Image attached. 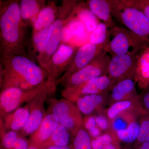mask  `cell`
<instances>
[{
  "label": "cell",
  "instance_id": "74e56055",
  "mask_svg": "<svg viewBox=\"0 0 149 149\" xmlns=\"http://www.w3.org/2000/svg\"><path fill=\"white\" fill-rule=\"evenodd\" d=\"M45 149H72V148L69 146H52L48 147Z\"/></svg>",
  "mask_w": 149,
  "mask_h": 149
},
{
  "label": "cell",
  "instance_id": "8fae6325",
  "mask_svg": "<svg viewBox=\"0 0 149 149\" xmlns=\"http://www.w3.org/2000/svg\"><path fill=\"white\" fill-rule=\"evenodd\" d=\"M112 87L111 81L106 74L95 77L72 88H64L62 95L64 99L74 103L81 96L108 93Z\"/></svg>",
  "mask_w": 149,
  "mask_h": 149
},
{
  "label": "cell",
  "instance_id": "60d3db41",
  "mask_svg": "<svg viewBox=\"0 0 149 149\" xmlns=\"http://www.w3.org/2000/svg\"><path fill=\"white\" fill-rule=\"evenodd\" d=\"M28 149H39L37 148H35V147H29Z\"/></svg>",
  "mask_w": 149,
  "mask_h": 149
},
{
  "label": "cell",
  "instance_id": "ba28073f",
  "mask_svg": "<svg viewBox=\"0 0 149 149\" xmlns=\"http://www.w3.org/2000/svg\"><path fill=\"white\" fill-rule=\"evenodd\" d=\"M140 53L122 54L112 57L107 75L110 79L113 86L125 79L130 78L134 80Z\"/></svg>",
  "mask_w": 149,
  "mask_h": 149
},
{
  "label": "cell",
  "instance_id": "ab89813d",
  "mask_svg": "<svg viewBox=\"0 0 149 149\" xmlns=\"http://www.w3.org/2000/svg\"><path fill=\"white\" fill-rule=\"evenodd\" d=\"M5 1H6L0 0V13H1V12L2 10Z\"/></svg>",
  "mask_w": 149,
  "mask_h": 149
},
{
  "label": "cell",
  "instance_id": "2e32d148",
  "mask_svg": "<svg viewBox=\"0 0 149 149\" xmlns=\"http://www.w3.org/2000/svg\"><path fill=\"white\" fill-rule=\"evenodd\" d=\"M135 81L133 79H125L113 86L109 95L112 103L115 102L136 98L139 97L136 92Z\"/></svg>",
  "mask_w": 149,
  "mask_h": 149
},
{
  "label": "cell",
  "instance_id": "f35d334b",
  "mask_svg": "<svg viewBox=\"0 0 149 149\" xmlns=\"http://www.w3.org/2000/svg\"><path fill=\"white\" fill-rule=\"evenodd\" d=\"M104 149H118L117 146L113 143H111L107 146Z\"/></svg>",
  "mask_w": 149,
  "mask_h": 149
},
{
  "label": "cell",
  "instance_id": "9a60e30c",
  "mask_svg": "<svg viewBox=\"0 0 149 149\" xmlns=\"http://www.w3.org/2000/svg\"><path fill=\"white\" fill-rule=\"evenodd\" d=\"M124 111L130 112L141 116L147 113L141 105L139 97L112 104L107 111V115L109 119L114 120Z\"/></svg>",
  "mask_w": 149,
  "mask_h": 149
},
{
  "label": "cell",
  "instance_id": "8992f818",
  "mask_svg": "<svg viewBox=\"0 0 149 149\" xmlns=\"http://www.w3.org/2000/svg\"><path fill=\"white\" fill-rule=\"evenodd\" d=\"M49 111L58 120L59 124L67 128L74 136L80 128H84L83 118L76 105L65 99L50 100Z\"/></svg>",
  "mask_w": 149,
  "mask_h": 149
},
{
  "label": "cell",
  "instance_id": "d6986e66",
  "mask_svg": "<svg viewBox=\"0 0 149 149\" xmlns=\"http://www.w3.org/2000/svg\"><path fill=\"white\" fill-rule=\"evenodd\" d=\"M134 81L141 89L144 90L149 86V45L139 54Z\"/></svg>",
  "mask_w": 149,
  "mask_h": 149
},
{
  "label": "cell",
  "instance_id": "4fadbf2b",
  "mask_svg": "<svg viewBox=\"0 0 149 149\" xmlns=\"http://www.w3.org/2000/svg\"><path fill=\"white\" fill-rule=\"evenodd\" d=\"M59 125L58 120L52 113H47L37 130L30 136L29 147L39 149L49 138Z\"/></svg>",
  "mask_w": 149,
  "mask_h": 149
},
{
  "label": "cell",
  "instance_id": "8d00e7d4",
  "mask_svg": "<svg viewBox=\"0 0 149 149\" xmlns=\"http://www.w3.org/2000/svg\"><path fill=\"white\" fill-rule=\"evenodd\" d=\"M133 149H149V143L136 144L133 146Z\"/></svg>",
  "mask_w": 149,
  "mask_h": 149
},
{
  "label": "cell",
  "instance_id": "9c48e42d",
  "mask_svg": "<svg viewBox=\"0 0 149 149\" xmlns=\"http://www.w3.org/2000/svg\"><path fill=\"white\" fill-rule=\"evenodd\" d=\"M78 47L69 43L61 44L45 68L48 74L47 81L58 84L60 76L71 63Z\"/></svg>",
  "mask_w": 149,
  "mask_h": 149
},
{
  "label": "cell",
  "instance_id": "7a4b0ae2",
  "mask_svg": "<svg viewBox=\"0 0 149 149\" xmlns=\"http://www.w3.org/2000/svg\"><path fill=\"white\" fill-rule=\"evenodd\" d=\"M1 58L5 71L1 90L12 87L29 90L47 80L48 74L45 70L27 56L1 57Z\"/></svg>",
  "mask_w": 149,
  "mask_h": 149
},
{
  "label": "cell",
  "instance_id": "52a82bcc",
  "mask_svg": "<svg viewBox=\"0 0 149 149\" xmlns=\"http://www.w3.org/2000/svg\"><path fill=\"white\" fill-rule=\"evenodd\" d=\"M110 60L108 54L104 53L88 65L73 73L59 84L63 85L64 88H72L95 77L106 75Z\"/></svg>",
  "mask_w": 149,
  "mask_h": 149
},
{
  "label": "cell",
  "instance_id": "d6a6232c",
  "mask_svg": "<svg viewBox=\"0 0 149 149\" xmlns=\"http://www.w3.org/2000/svg\"><path fill=\"white\" fill-rule=\"evenodd\" d=\"M97 126L101 130H106L109 127V124L106 118L102 115H99L95 116Z\"/></svg>",
  "mask_w": 149,
  "mask_h": 149
},
{
  "label": "cell",
  "instance_id": "5b68a950",
  "mask_svg": "<svg viewBox=\"0 0 149 149\" xmlns=\"http://www.w3.org/2000/svg\"><path fill=\"white\" fill-rule=\"evenodd\" d=\"M79 1L77 0H63L58 6V14L53 23V29L47 48L44 52L37 56L40 65L44 69L60 46L63 29Z\"/></svg>",
  "mask_w": 149,
  "mask_h": 149
},
{
  "label": "cell",
  "instance_id": "ffe728a7",
  "mask_svg": "<svg viewBox=\"0 0 149 149\" xmlns=\"http://www.w3.org/2000/svg\"><path fill=\"white\" fill-rule=\"evenodd\" d=\"M108 96V93L85 95L78 98L74 102L82 114L90 115L100 106Z\"/></svg>",
  "mask_w": 149,
  "mask_h": 149
},
{
  "label": "cell",
  "instance_id": "836d02e7",
  "mask_svg": "<svg viewBox=\"0 0 149 149\" xmlns=\"http://www.w3.org/2000/svg\"><path fill=\"white\" fill-rule=\"evenodd\" d=\"M84 127L85 130H88L97 126L95 120V116L90 115L86 116L83 118Z\"/></svg>",
  "mask_w": 149,
  "mask_h": 149
},
{
  "label": "cell",
  "instance_id": "1f68e13d",
  "mask_svg": "<svg viewBox=\"0 0 149 149\" xmlns=\"http://www.w3.org/2000/svg\"><path fill=\"white\" fill-rule=\"evenodd\" d=\"M29 147V141L19 135L14 144L12 149H28Z\"/></svg>",
  "mask_w": 149,
  "mask_h": 149
},
{
  "label": "cell",
  "instance_id": "7402d4cb",
  "mask_svg": "<svg viewBox=\"0 0 149 149\" xmlns=\"http://www.w3.org/2000/svg\"><path fill=\"white\" fill-rule=\"evenodd\" d=\"M73 13L83 22L85 29L90 33L93 32L100 23L98 18L90 10L86 2L79 1L74 8Z\"/></svg>",
  "mask_w": 149,
  "mask_h": 149
},
{
  "label": "cell",
  "instance_id": "d4e9b609",
  "mask_svg": "<svg viewBox=\"0 0 149 149\" xmlns=\"http://www.w3.org/2000/svg\"><path fill=\"white\" fill-rule=\"evenodd\" d=\"M140 130L139 121L135 120L124 129L116 131V135L120 141L127 144L135 143L139 137Z\"/></svg>",
  "mask_w": 149,
  "mask_h": 149
},
{
  "label": "cell",
  "instance_id": "30bf717a",
  "mask_svg": "<svg viewBox=\"0 0 149 149\" xmlns=\"http://www.w3.org/2000/svg\"><path fill=\"white\" fill-rule=\"evenodd\" d=\"M57 86L56 84L52 85L27 103L29 110V117L26 125L20 131V136L24 137L31 136L37 130L47 114L45 102L56 91Z\"/></svg>",
  "mask_w": 149,
  "mask_h": 149
},
{
  "label": "cell",
  "instance_id": "44dd1931",
  "mask_svg": "<svg viewBox=\"0 0 149 149\" xmlns=\"http://www.w3.org/2000/svg\"><path fill=\"white\" fill-rule=\"evenodd\" d=\"M19 3L21 18L28 25L47 4L45 0H20Z\"/></svg>",
  "mask_w": 149,
  "mask_h": 149
},
{
  "label": "cell",
  "instance_id": "4316f807",
  "mask_svg": "<svg viewBox=\"0 0 149 149\" xmlns=\"http://www.w3.org/2000/svg\"><path fill=\"white\" fill-rule=\"evenodd\" d=\"M74 136L73 149H93L91 136L85 128L78 130Z\"/></svg>",
  "mask_w": 149,
  "mask_h": 149
},
{
  "label": "cell",
  "instance_id": "d590c367",
  "mask_svg": "<svg viewBox=\"0 0 149 149\" xmlns=\"http://www.w3.org/2000/svg\"><path fill=\"white\" fill-rule=\"evenodd\" d=\"M4 68L3 65L1 58L0 56V92L1 90L2 87L3 81L4 77Z\"/></svg>",
  "mask_w": 149,
  "mask_h": 149
},
{
  "label": "cell",
  "instance_id": "5bb4252c",
  "mask_svg": "<svg viewBox=\"0 0 149 149\" xmlns=\"http://www.w3.org/2000/svg\"><path fill=\"white\" fill-rule=\"evenodd\" d=\"M58 6L54 1L48 2L31 22L32 34L52 25L58 14Z\"/></svg>",
  "mask_w": 149,
  "mask_h": 149
},
{
  "label": "cell",
  "instance_id": "7c38bea8",
  "mask_svg": "<svg viewBox=\"0 0 149 149\" xmlns=\"http://www.w3.org/2000/svg\"><path fill=\"white\" fill-rule=\"evenodd\" d=\"M107 45H96L88 42L79 47L71 63L58 81V84L106 52Z\"/></svg>",
  "mask_w": 149,
  "mask_h": 149
},
{
  "label": "cell",
  "instance_id": "e575fe53",
  "mask_svg": "<svg viewBox=\"0 0 149 149\" xmlns=\"http://www.w3.org/2000/svg\"><path fill=\"white\" fill-rule=\"evenodd\" d=\"M88 131L90 136L93 137L94 139L100 136L101 134V130L97 126L90 129Z\"/></svg>",
  "mask_w": 149,
  "mask_h": 149
},
{
  "label": "cell",
  "instance_id": "484cf974",
  "mask_svg": "<svg viewBox=\"0 0 149 149\" xmlns=\"http://www.w3.org/2000/svg\"><path fill=\"white\" fill-rule=\"evenodd\" d=\"M111 29L106 24L100 22L95 30L91 33L89 43L96 45H108L109 42Z\"/></svg>",
  "mask_w": 149,
  "mask_h": 149
},
{
  "label": "cell",
  "instance_id": "ac0fdd59",
  "mask_svg": "<svg viewBox=\"0 0 149 149\" xmlns=\"http://www.w3.org/2000/svg\"><path fill=\"white\" fill-rule=\"evenodd\" d=\"M86 3L93 14L110 29L116 26L112 15V0H88Z\"/></svg>",
  "mask_w": 149,
  "mask_h": 149
},
{
  "label": "cell",
  "instance_id": "f1b7e54d",
  "mask_svg": "<svg viewBox=\"0 0 149 149\" xmlns=\"http://www.w3.org/2000/svg\"><path fill=\"white\" fill-rule=\"evenodd\" d=\"M128 6L140 10L149 20V0H121Z\"/></svg>",
  "mask_w": 149,
  "mask_h": 149
},
{
  "label": "cell",
  "instance_id": "603a6c76",
  "mask_svg": "<svg viewBox=\"0 0 149 149\" xmlns=\"http://www.w3.org/2000/svg\"><path fill=\"white\" fill-rule=\"evenodd\" d=\"M70 139V133L63 125L59 124L49 139L39 149H45L52 146H69Z\"/></svg>",
  "mask_w": 149,
  "mask_h": 149
},
{
  "label": "cell",
  "instance_id": "f546056e",
  "mask_svg": "<svg viewBox=\"0 0 149 149\" xmlns=\"http://www.w3.org/2000/svg\"><path fill=\"white\" fill-rule=\"evenodd\" d=\"M113 142V139L109 134H104L92 139L91 146L93 149H104Z\"/></svg>",
  "mask_w": 149,
  "mask_h": 149
},
{
  "label": "cell",
  "instance_id": "6da1fadb",
  "mask_svg": "<svg viewBox=\"0 0 149 149\" xmlns=\"http://www.w3.org/2000/svg\"><path fill=\"white\" fill-rule=\"evenodd\" d=\"M18 0L6 1L0 13V56L27 55V28Z\"/></svg>",
  "mask_w": 149,
  "mask_h": 149
},
{
  "label": "cell",
  "instance_id": "cb8c5ba5",
  "mask_svg": "<svg viewBox=\"0 0 149 149\" xmlns=\"http://www.w3.org/2000/svg\"><path fill=\"white\" fill-rule=\"evenodd\" d=\"M53 29V24L32 34V42L37 56L44 52L47 48Z\"/></svg>",
  "mask_w": 149,
  "mask_h": 149
},
{
  "label": "cell",
  "instance_id": "e0dca14e",
  "mask_svg": "<svg viewBox=\"0 0 149 149\" xmlns=\"http://www.w3.org/2000/svg\"><path fill=\"white\" fill-rule=\"evenodd\" d=\"M29 116V110L27 104L18 108L3 118L5 129L7 131H21L26 125Z\"/></svg>",
  "mask_w": 149,
  "mask_h": 149
},
{
  "label": "cell",
  "instance_id": "4dcf8cb0",
  "mask_svg": "<svg viewBox=\"0 0 149 149\" xmlns=\"http://www.w3.org/2000/svg\"><path fill=\"white\" fill-rule=\"evenodd\" d=\"M139 100L145 111L149 113V86L143 90L142 93L139 95Z\"/></svg>",
  "mask_w": 149,
  "mask_h": 149
},
{
  "label": "cell",
  "instance_id": "83f0119b",
  "mask_svg": "<svg viewBox=\"0 0 149 149\" xmlns=\"http://www.w3.org/2000/svg\"><path fill=\"white\" fill-rule=\"evenodd\" d=\"M140 133L134 145L144 143H149V113L143 115L139 120Z\"/></svg>",
  "mask_w": 149,
  "mask_h": 149
},
{
  "label": "cell",
  "instance_id": "277c9868",
  "mask_svg": "<svg viewBox=\"0 0 149 149\" xmlns=\"http://www.w3.org/2000/svg\"><path fill=\"white\" fill-rule=\"evenodd\" d=\"M148 45L146 41L134 32L116 25L111 29L109 42L106 51L113 57L122 54L138 53Z\"/></svg>",
  "mask_w": 149,
  "mask_h": 149
},
{
  "label": "cell",
  "instance_id": "3957f363",
  "mask_svg": "<svg viewBox=\"0 0 149 149\" xmlns=\"http://www.w3.org/2000/svg\"><path fill=\"white\" fill-rule=\"evenodd\" d=\"M57 83L46 81L42 84L29 90L16 88H8L0 92V118L20 107L22 104L27 103L36 96L52 85Z\"/></svg>",
  "mask_w": 149,
  "mask_h": 149
}]
</instances>
